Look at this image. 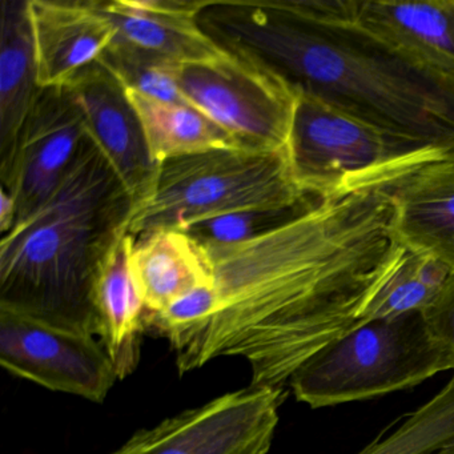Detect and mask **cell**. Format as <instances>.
Here are the masks:
<instances>
[{"label":"cell","instance_id":"obj_1","mask_svg":"<svg viewBox=\"0 0 454 454\" xmlns=\"http://www.w3.org/2000/svg\"><path fill=\"white\" fill-rule=\"evenodd\" d=\"M392 187L320 199L257 238L200 246L216 312L172 341L179 374L240 357L251 387L286 389L324 347L363 320L400 260Z\"/></svg>","mask_w":454,"mask_h":454},{"label":"cell","instance_id":"obj_2","mask_svg":"<svg viewBox=\"0 0 454 454\" xmlns=\"http://www.w3.org/2000/svg\"><path fill=\"white\" fill-rule=\"evenodd\" d=\"M200 30L222 51L389 137L454 161V75L390 49L356 23H316L283 0L204 2Z\"/></svg>","mask_w":454,"mask_h":454},{"label":"cell","instance_id":"obj_3","mask_svg":"<svg viewBox=\"0 0 454 454\" xmlns=\"http://www.w3.org/2000/svg\"><path fill=\"white\" fill-rule=\"evenodd\" d=\"M134 204L87 140L54 195L0 241V307L98 336L94 288Z\"/></svg>","mask_w":454,"mask_h":454},{"label":"cell","instance_id":"obj_4","mask_svg":"<svg viewBox=\"0 0 454 454\" xmlns=\"http://www.w3.org/2000/svg\"><path fill=\"white\" fill-rule=\"evenodd\" d=\"M317 199L294 183L286 151H212L161 164L155 190L135 209L129 233L184 231L214 217L296 208Z\"/></svg>","mask_w":454,"mask_h":454},{"label":"cell","instance_id":"obj_5","mask_svg":"<svg viewBox=\"0 0 454 454\" xmlns=\"http://www.w3.org/2000/svg\"><path fill=\"white\" fill-rule=\"evenodd\" d=\"M446 371L453 357L414 312L358 324L313 355L289 387L318 409L409 389Z\"/></svg>","mask_w":454,"mask_h":454},{"label":"cell","instance_id":"obj_6","mask_svg":"<svg viewBox=\"0 0 454 454\" xmlns=\"http://www.w3.org/2000/svg\"><path fill=\"white\" fill-rule=\"evenodd\" d=\"M286 153L294 183L318 199L395 187L427 164L449 160L434 148L395 139L302 92Z\"/></svg>","mask_w":454,"mask_h":454},{"label":"cell","instance_id":"obj_7","mask_svg":"<svg viewBox=\"0 0 454 454\" xmlns=\"http://www.w3.org/2000/svg\"><path fill=\"white\" fill-rule=\"evenodd\" d=\"M185 102L246 150L286 151L297 92L275 74L233 55L177 67Z\"/></svg>","mask_w":454,"mask_h":454},{"label":"cell","instance_id":"obj_8","mask_svg":"<svg viewBox=\"0 0 454 454\" xmlns=\"http://www.w3.org/2000/svg\"><path fill=\"white\" fill-rule=\"evenodd\" d=\"M286 397L270 387L227 393L135 433L111 454H267Z\"/></svg>","mask_w":454,"mask_h":454},{"label":"cell","instance_id":"obj_9","mask_svg":"<svg viewBox=\"0 0 454 454\" xmlns=\"http://www.w3.org/2000/svg\"><path fill=\"white\" fill-rule=\"evenodd\" d=\"M0 364L15 376L92 403H103L119 380L107 349L92 334L6 307H0Z\"/></svg>","mask_w":454,"mask_h":454},{"label":"cell","instance_id":"obj_10","mask_svg":"<svg viewBox=\"0 0 454 454\" xmlns=\"http://www.w3.org/2000/svg\"><path fill=\"white\" fill-rule=\"evenodd\" d=\"M87 140L81 113L67 90L41 89L12 158L0 164L2 190L17 206L14 227L54 195Z\"/></svg>","mask_w":454,"mask_h":454},{"label":"cell","instance_id":"obj_11","mask_svg":"<svg viewBox=\"0 0 454 454\" xmlns=\"http://www.w3.org/2000/svg\"><path fill=\"white\" fill-rule=\"evenodd\" d=\"M81 113L87 135L113 167L135 209L155 190L160 164L153 160L126 87L99 62L65 87Z\"/></svg>","mask_w":454,"mask_h":454},{"label":"cell","instance_id":"obj_12","mask_svg":"<svg viewBox=\"0 0 454 454\" xmlns=\"http://www.w3.org/2000/svg\"><path fill=\"white\" fill-rule=\"evenodd\" d=\"M28 12L41 89L67 86L84 68L99 62L116 36L94 0H28Z\"/></svg>","mask_w":454,"mask_h":454},{"label":"cell","instance_id":"obj_13","mask_svg":"<svg viewBox=\"0 0 454 454\" xmlns=\"http://www.w3.org/2000/svg\"><path fill=\"white\" fill-rule=\"evenodd\" d=\"M390 193L393 230L400 243L454 270V161L427 164Z\"/></svg>","mask_w":454,"mask_h":454},{"label":"cell","instance_id":"obj_14","mask_svg":"<svg viewBox=\"0 0 454 454\" xmlns=\"http://www.w3.org/2000/svg\"><path fill=\"white\" fill-rule=\"evenodd\" d=\"M356 25L411 59L454 75V0H365Z\"/></svg>","mask_w":454,"mask_h":454},{"label":"cell","instance_id":"obj_15","mask_svg":"<svg viewBox=\"0 0 454 454\" xmlns=\"http://www.w3.org/2000/svg\"><path fill=\"white\" fill-rule=\"evenodd\" d=\"M135 236L124 233L106 256L94 288L98 336L115 364L119 379L139 363L140 336L145 328V301L131 270Z\"/></svg>","mask_w":454,"mask_h":454},{"label":"cell","instance_id":"obj_16","mask_svg":"<svg viewBox=\"0 0 454 454\" xmlns=\"http://www.w3.org/2000/svg\"><path fill=\"white\" fill-rule=\"evenodd\" d=\"M38 84L35 41L28 0L0 4V164L14 153L20 129L33 108Z\"/></svg>","mask_w":454,"mask_h":454},{"label":"cell","instance_id":"obj_17","mask_svg":"<svg viewBox=\"0 0 454 454\" xmlns=\"http://www.w3.org/2000/svg\"><path fill=\"white\" fill-rule=\"evenodd\" d=\"M131 270L147 313L161 312L196 286L214 283L200 247L179 230L135 238Z\"/></svg>","mask_w":454,"mask_h":454},{"label":"cell","instance_id":"obj_18","mask_svg":"<svg viewBox=\"0 0 454 454\" xmlns=\"http://www.w3.org/2000/svg\"><path fill=\"white\" fill-rule=\"evenodd\" d=\"M115 27V41L172 65L206 62L222 57L219 49L190 15H166L139 9L134 0H94Z\"/></svg>","mask_w":454,"mask_h":454},{"label":"cell","instance_id":"obj_19","mask_svg":"<svg viewBox=\"0 0 454 454\" xmlns=\"http://www.w3.org/2000/svg\"><path fill=\"white\" fill-rule=\"evenodd\" d=\"M127 90V89H126ZM156 163L219 150H246L227 131L185 102H164L127 90Z\"/></svg>","mask_w":454,"mask_h":454},{"label":"cell","instance_id":"obj_20","mask_svg":"<svg viewBox=\"0 0 454 454\" xmlns=\"http://www.w3.org/2000/svg\"><path fill=\"white\" fill-rule=\"evenodd\" d=\"M450 272V268L434 257L403 249L389 278L366 308L361 323L424 312Z\"/></svg>","mask_w":454,"mask_h":454},{"label":"cell","instance_id":"obj_21","mask_svg":"<svg viewBox=\"0 0 454 454\" xmlns=\"http://www.w3.org/2000/svg\"><path fill=\"white\" fill-rule=\"evenodd\" d=\"M454 441V376L397 429L357 454H433Z\"/></svg>","mask_w":454,"mask_h":454},{"label":"cell","instance_id":"obj_22","mask_svg":"<svg viewBox=\"0 0 454 454\" xmlns=\"http://www.w3.org/2000/svg\"><path fill=\"white\" fill-rule=\"evenodd\" d=\"M99 63L127 90H134L145 97L164 102H185L177 86L176 71L179 66L115 39L100 57Z\"/></svg>","mask_w":454,"mask_h":454},{"label":"cell","instance_id":"obj_23","mask_svg":"<svg viewBox=\"0 0 454 454\" xmlns=\"http://www.w3.org/2000/svg\"><path fill=\"white\" fill-rule=\"evenodd\" d=\"M318 200L320 199L296 208L239 212L214 217L195 223L185 228L183 232L187 233L200 246H230L243 243L299 216L315 206Z\"/></svg>","mask_w":454,"mask_h":454},{"label":"cell","instance_id":"obj_24","mask_svg":"<svg viewBox=\"0 0 454 454\" xmlns=\"http://www.w3.org/2000/svg\"><path fill=\"white\" fill-rule=\"evenodd\" d=\"M422 315L433 336L449 350L454 360V270Z\"/></svg>","mask_w":454,"mask_h":454},{"label":"cell","instance_id":"obj_25","mask_svg":"<svg viewBox=\"0 0 454 454\" xmlns=\"http://www.w3.org/2000/svg\"><path fill=\"white\" fill-rule=\"evenodd\" d=\"M17 206L14 199L0 188V235L4 236L14 227Z\"/></svg>","mask_w":454,"mask_h":454},{"label":"cell","instance_id":"obj_26","mask_svg":"<svg viewBox=\"0 0 454 454\" xmlns=\"http://www.w3.org/2000/svg\"><path fill=\"white\" fill-rule=\"evenodd\" d=\"M433 454H454V441L443 446V448L438 449V450L434 451Z\"/></svg>","mask_w":454,"mask_h":454}]
</instances>
